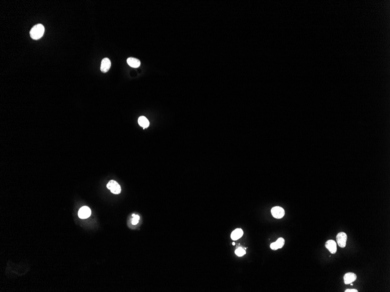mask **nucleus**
Segmentation results:
<instances>
[{"mask_svg":"<svg viewBox=\"0 0 390 292\" xmlns=\"http://www.w3.org/2000/svg\"><path fill=\"white\" fill-rule=\"evenodd\" d=\"M45 32V28L42 24L34 25L30 31V36L33 40H38L41 38Z\"/></svg>","mask_w":390,"mask_h":292,"instance_id":"1","label":"nucleus"},{"mask_svg":"<svg viewBox=\"0 0 390 292\" xmlns=\"http://www.w3.org/2000/svg\"><path fill=\"white\" fill-rule=\"evenodd\" d=\"M107 188L114 194H119L121 193V187L119 184L114 180H111L107 184Z\"/></svg>","mask_w":390,"mask_h":292,"instance_id":"2","label":"nucleus"},{"mask_svg":"<svg viewBox=\"0 0 390 292\" xmlns=\"http://www.w3.org/2000/svg\"><path fill=\"white\" fill-rule=\"evenodd\" d=\"M347 238V235L344 232H340L336 236V240L338 244L340 247L344 248L346 247Z\"/></svg>","mask_w":390,"mask_h":292,"instance_id":"3","label":"nucleus"},{"mask_svg":"<svg viewBox=\"0 0 390 292\" xmlns=\"http://www.w3.org/2000/svg\"><path fill=\"white\" fill-rule=\"evenodd\" d=\"M271 213L272 216L276 219L282 218L285 214L284 210L280 207H273L271 210Z\"/></svg>","mask_w":390,"mask_h":292,"instance_id":"4","label":"nucleus"},{"mask_svg":"<svg viewBox=\"0 0 390 292\" xmlns=\"http://www.w3.org/2000/svg\"><path fill=\"white\" fill-rule=\"evenodd\" d=\"M91 214V211L90 208L88 207H81L78 211V216L81 219H87L90 216Z\"/></svg>","mask_w":390,"mask_h":292,"instance_id":"5","label":"nucleus"},{"mask_svg":"<svg viewBox=\"0 0 390 292\" xmlns=\"http://www.w3.org/2000/svg\"><path fill=\"white\" fill-rule=\"evenodd\" d=\"M111 66V62L110 60L108 58H105L101 61L100 71L104 73L107 72L109 70Z\"/></svg>","mask_w":390,"mask_h":292,"instance_id":"6","label":"nucleus"},{"mask_svg":"<svg viewBox=\"0 0 390 292\" xmlns=\"http://www.w3.org/2000/svg\"><path fill=\"white\" fill-rule=\"evenodd\" d=\"M325 247L326 248L329 250V251L331 254H335L337 251V247H336V243L334 240H329L327 241L325 243Z\"/></svg>","mask_w":390,"mask_h":292,"instance_id":"7","label":"nucleus"},{"mask_svg":"<svg viewBox=\"0 0 390 292\" xmlns=\"http://www.w3.org/2000/svg\"><path fill=\"white\" fill-rule=\"evenodd\" d=\"M343 279H344L345 283L346 285H348V284H350V283L353 282L354 281H355L357 279V276L354 273L349 272V273H347L345 275V276L343 277Z\"/></svg>","mask_w":390,"mask_h":292,"instance_id":"8","label":"nucleus"},{"mask_svg":"<svg viewBox=\"0 0 390 292\" xmlns=\"http://www.w3.org/2000/svg\"><path fill=\"white\" fill-rule=\"evenodd\" d=\"M244 232L241 228H237L234 230L231 235V238L233 240H237L240 239L243 236Z\"/></svg>","mask_w":390,"mask_h":292,"instance_id":"9","label":"nucleus"},{"mask_svg":"<svg viewBox=\"0 0 390 292\" xmlns=\"http://www.w3.org/2000/svg\"><path fill=\"white\" fill-rule=\"evenodd\" d=\"M127 63L130 66L133 68H137L139 67L140 65L141 64L140 61L136 58L133 57H130L128 58L127 60Z\"/></svg>","mask_w":390,"mask_h":292,"instance_id":"10","label":"nucleus"},{"mask_svg":"<svg viewBox=\"0 0 390 292\" xmlns=\"http://www.w3.org/2000/svg\"><path fill=\"white\" fill-rule=\"evenodd\" d=\"M138 123L139 125L144 128H147L150 125V122L146 117L141 116L138 120Z\"/></svg>","mask_w":390,"mask_h":292,"instance_id":"11","label":"nucleus"},{"mask_svg":"<svg viewBox=\"0 0 390 292\" xmlns=\"http://www.w3.org/2000/svg\"><path fill=\"white\" fill-rule=\"evenodd\" d=\"M235 253L237 256L242 257L246 254V251H245V250L244 248H243L242 247H239L235 250Z\"/></svg>","mask_w":390,"mask_h":292,"instance_id":"12","label":"nucleus"},{"mask_svg":"<svg viewBox=\"0 0 390 292\" xmlns=\"http://www.w3.org/2000/svg\"><path fill=\"white\" fill-rule=\"evenodd\" d=\"M276 243L277 245L278 248H281L283 247V246L284 244V240L283 238H279L277 240Z\"/></svg>","mask_w":390,"mask_h":292,"instance_id":"13","label":"nucleus"},{"mask_svg":"<svg viewBox=\"0 0 390 292\" xmlns=\"http://www.w3.org/2000/svg\"><path fill=\"white\" fill-rule=\"evenodd\" d=\"M132 216H133V219H132L131 223H132V224H133V225H137V224L138 223V222H139V219H140V216H139V215H134V214H133Z\"/></svg>","mask_w":390,"mask_h":292,"instance_id":"14","label":"nucleus"},{"mask_svg":"<svg viewBox=\"0 0 390 292\" xmlns=\"http://www.w3.org/2000/svg\"><path fill=\"white\" fill-rule=\"evenodd\" d=\"M271 249H272V250H276L277 249H279L278 247H277V245L276 242H275V243H272L271 244Z\"/></svg>","mask_w":390,"mask_h":292,"instance_id":"15","label":"nucleus"},{"mask_svg":"<svg viewBox=\"0 0 390 292\" xmlns=\"http://www.w3.org/2000/svg\"><path fill=\"white\" fill-rule=\"evenodd\" d=\"M345 292H358V291H357V290H356V289H346V291H345Z\"/></svg>","mask_w":390,"mask_h":292,"instance_id":"16","label":"nucleus"},{"mask_svg":"<svg viewBox=\"0 0 390 292\" xmlns=\"http://www.w3.org/2000/svg\"><path fill=\"white\" fill-rule=\"evenodd\" d=\"M232 245H235V243L234 242H233V243H232Z\"/></svg>","mask_w":390,"mask_h":292,"instance_id":"17","label":"nucleus"}]
</instances>
